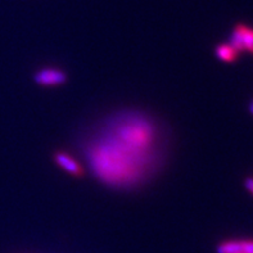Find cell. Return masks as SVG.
<instances>
[{"label":"cell","instance_id":"cell-1","mask_svg":"<svg viewBox=\"0 0 253 253\" xmlns=\"http://www.w3.org/2000/svg\"><path fill=\"white\" fill-rule=\"evenodd\" d=\"M157 124L141 112L111 116L85 145L94 175L107 185L128 188L144 181L162 158Z\"/></svg>","mask_w":253,"mask_h":253},{"label":"cell","instance_id":"cell-2","mask_svg":"<svg viewBox=\"0 0 253 253\" xmlns=\"http://www.w3.org/2000/svg\"><path fill=\"white\" fill-rule=\"evenodd\" d=\"M233 48L237 51L248 50L253 53V30L247 26H237L230 35V42Z\"/></svg>","mask_w":253,"mask_h":253},{"label":"cell","instance_id":"cell-3","mask_svg":"<svg viewBox=\"0 0 253 253\" xmlns=\"http://www.w3.org/2000/svg\"><path fill=\"white\" fill-rule=\"evenodd\" d=\"M35 83L42 86H55L66 81V75L58 68H42L34 76Z\"/></svg>","mask_w":253,"mask_h":253},{"label":"cell","instance_id":"cell-4","mask_svg":"<svg viewBox=\"0 0 253 253\" xmlns=\"http://www.w3.org/2000/svg\"><path fill=\"white\" fill-rule=\"evenodd\" d=\"M54 160L58 166H61L63 170H66L71 175H74V176H81L83 175L84 170L83 167L80 166V164L71 157V156H68L66 152H58V153H55Z\"/></svg>","mask_w":253,"mask_h":253},{"label":"cell","instance_id":"cell-5","mask_svg":"<svg viewBox=\"0 0 253 253\" xmlns=\"http://www.w3.org/2000/svg\"><path fill=\"white\" fill-rule=\"evenodd\" d=\"M216 54L217 57L224 62H233L237 58L238 51L235 50L231 45L229 44H222L216 49Z\"/></svg>","mask_w":253,"mask_h":253},{"label":"cell","instance_id":"cell-6","mask_svg":"<svg viewBox=\"0 0 253 253\" xmlns=\"http://www.w3.org/2000/svg\"><path fill=\"white\" fill-rule=\"evenodd\" d=\"M246 188H247V189L250 190V192L253 194V179H252V177H251V179L246 180Z\"/></svg>","mask_w":253,"mask_h":253},{"label":"cell","instance_id":"cell-7","mask_svg":"<svg viewBox=\"0 0 253 253\" xmlns=\"http://www.w3.org/2000/svg\"><path fill=\"white\" fill-rule=\"evenodd\" d=\"M250 111H251V113L253 115V102L250 104Z\"/></svg>","mask_w":253,"mask_h":253}]
</instances>
